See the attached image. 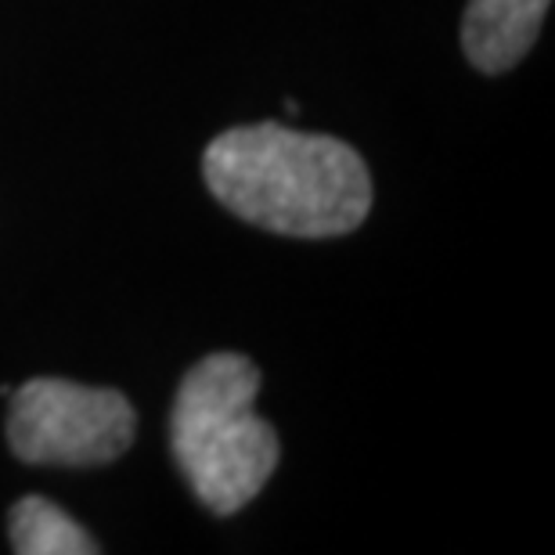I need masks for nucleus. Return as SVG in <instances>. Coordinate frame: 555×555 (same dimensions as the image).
Here are the masks:
<instances>
[{"instance_id":"obj_3","label":"nucleus","mask_w":555,"mask_h":555,"mask_svg":"<svg viewBox=\"0 0 555 555\" xmlns=\"http://www.w3.org/2000/svg\"><path fill=\"white\" fill-rule=\"evenodd\" d=\"M138 437V415L119 390L69 379H29L11 390L8 443L29 465H108Z\"/></svg>"},{"instance_id":"obj_2","label":"nucleus","mask_w":555,"mask_h":555,"mask_svg":"<svg viewBox=\"0 0 555 555\" xmlns=\"http://www.w3.org/2000/svg\"><path fill=\"white\" fill-rule=\"evenodd\" d=\"M260 369L242 353H209L184 375L170 412V448L192 494L231 516L263 491L282 443L257 415Z\"/></svg>"},{"instance_id":"obj_5","label":"nucleus","mask_w":555,"mask_h":555,"mask_svg":"<svg viewBox=\"0 0 555 555\" xmlns=\"http://www.w3.org/2000/svg\"><path fill=\"white\" fill-rule=\"evenodd\" d=\"M11 548L18 555H94L91 534L51 505L48 498H22L11 508Z\"/></svg>"},{"instance_id":"obj_4","label":"nucleus","mask_w":555,"mask_h":555,"mask_svg":"<svg viewBox=\"0 0 555 555\" xmlns=\"http://www.w3.org/2000/svg\"><path fill=\"white\" fill-rule=\"evenodd\" d=\"M552 0H469L462 22V48L487 76L508 73L534 48Z\"/></svg>"},{"instance_id":"obj_1","label":"nucleus","mask_w":555,"mask_h":555,"mask_svg":"<svg viewBox=\"0 0 555 555\" xmlns=\"http://www.w3.org/2000/svg\"><path fill=\"white\" fill-rule=\"evenodd\" d=\"M203 177L220 206L278 235H350L372 209V177L358 149L282 124L217 134L203 155Z\"/></svg>"}]
</instances>
